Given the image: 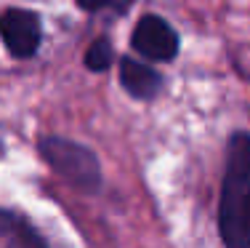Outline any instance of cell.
Here are the masks:
<instances>
[{"label": "cell", "instance_id": "obj_1", "mask_svg": "<svg viewBox=\"0 0 250 248\" xmlns=\"http://www.w3.org/2000/svg\"><path fill=\"white\" fill-rule=\"evenodd\" d=\"M218 229L226 248H250V134L245 131L229 139Z\"/></svg>", "mask_w": 250, "mask_h": 248}, {"label": "cell", "instance_id": "obj_2", "mask_svg": "<svg viewBox=\"0 0 250 248\" xmlns=\"http://www.w3.org/2000/svg\"><path fill=\"white\" fill-rule=\"evenodd\" d=\"M40 155L62 179L83 192H96L101 187V165L88 147L62 136H45L40 141Z\"/></svg>", "mask_w": 250, "mask_h": 248}, {"label": "cell", "instance_id": "obj_3", "mask_svg": "<svg viewBox=\"0 0 250 248\" xmlns=\"http://www.w3.org/2000/svg\"><path fill=\"white\" fill-rule=\"evenodd\" d=\"M133 48L154 62H170L178 54V35L160 16H144L133 29Z\"/></svg>", "mask_w": 250, "mask_h": 248}, {"label": "cell", "instance_id": "obj_4", "mask_svg": "<svg viewBox=\"0 0 250 248\" xmlns=\"http://www.w3.org/2000/svg\"><path fill=\"white\" fill-rule=\"evenodd\" d=\"M0 35L16 59H27L40 48V19L32 11L11 8L0 16Z\"/></svg>", "mask_w": 250, "mask_h": 248}, {"label": "cell", "instance_id": "obj_5", "mask_svg": "<svg viewBox=\"0 0 250 248\" xmlns=\"http://www.w3.org/2000/svg\"><path fill=\"white\" fill-rule=\"evenodd\" d=\"M120 83L123 88L136 99H152L163 88V78L144 62L136 59H123L120 62Z\"/></svg>", "mask_w": 250, "mask_h": 248}, {"label": "cell", "instance_id": "obj_6", "mask_svg": "<svg viewBox=\"0 0 250 248\" xmlns=\"http://www.w3.org/2000/svg\"><path fill=\"white\" fill-rule=\"evenodd\" d=\"M0 238L5 240L8 248H48L24 216L8 214L3 208H0Z\"/></svg>", "mask_w": 250, "mask_h": 248}, {"label": "cell", "instance_id": "obj_7", "mask_svg": "<svg viewBox=\"0 0 250 248\" xmlns=\"http://www.w3.org/2000/svg\"><path fill=\"white\" fill-rule=\"evenodd\" d=\"M112 59H115V54H112L109 40L99 38L96 43H93L91 48L85 51V67L93 69V72H104V69L112 64Z\"/></svg>", "mask_w": 250, "mask_h": 248}, {"label": "cell", "instance_id": "obj_8", "mask_svg": "<svg viewBox=\"0 0 250 248\" xmlns=\"http://www.w3.org/2000/svg\"><path fill=\"white\" fill-rule=\"evenodd\" d=\"M77 5L85 11H125L128 8V0H77Z\"/></svg>", "mask_w": 250, "mask_h": 248}]
</instances>
